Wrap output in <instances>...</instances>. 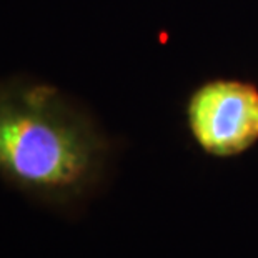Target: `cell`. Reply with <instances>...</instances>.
<instances>
[{
    "instance_id": "cell-1",
    "label": "cell",
    "mask_w": 258,
    "mask_h": 258,
    "mask_svg": "<svg viewBox=\"0 0 258 258\" xmlns=\"http://www.w3.org/2000/svg\"><path fill=\"white\" fill-rule=\"evenodd\" d=\"M112 145L84 108L57 87L0 80V180L30 199L70 207L105 177Z\"/></svg>"
},
{
    "instance_id": "cell-2",
    "label": "cell",
    "mask_w": 258,
    "mask_h": 258,
    "mask_svg": "<svg viewBox=\"0 0 258 258\" xmlns=\"http://www.w3.org/2000/svg\"><path fill=\"white\" fill-rule=\"evenodd\" d=\"M185 115L191 137L205 153L240 155L258 142V87L235 79L205 82L190 95Z\"/></svg>"
}]
</instances>
